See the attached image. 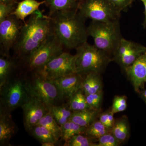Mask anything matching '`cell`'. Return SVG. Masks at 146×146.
Returning <instances> with one entry per match:
<instances>
[{
  "instance_id": "obj_1",
  "label": "cell",
  "mask_w": 146,
  "mask_h": 146,
  "mask_svg": "<svg viewBox=\"0 0 146 146\" xmlns=\"http://www.w3.org/2000/svg\"><path fill=\"white\" fill-rule=\"evenodd\" d=\"M52 32L50 19L36 10L24 23L20 36L13 48V59L18 67L37 49Z\"/></svg>"
},
{
  "instance_id": "obj_2",
  "label": "cell",
  "mask_w": 146,
  "mask_h": 146,
  "mask_svg": "<svg viewBox=\"0 0 146 146\" xmlns=\"http://www.w3.org/2000/svg\"><path fill=\"white\" fill-rule=\"evenodd\" d=\"M52 30L65 49L71 50L87 42L89 36L85 19L78 11L55 13L49 16Z\"/></svg>"
},
{
  "instance_id": "obj_3",
  "label": "cell",
  "mask_w": 146,
  "mask_h": 146,
  "mask_svg": "<svg viewBox=\"0 0 146 146\" xmlns=\"http://www.w3.org/2000/svg\"><path fill=\"white\" fill-rule=\"evenodd\" d=\"M76 50L75 64L78 74L85 75L94 72L101 74L112 61V56L108 54L87 42Z\"/></svg>"
},
{
  "instance_id": "obj_4",
  "label": "cell",
  "mask_w": 146,
  "mask_h": 146,
  "mask_svg": "<svg viewBox=\"0 0 146 146\" xmlns=\"http://www.w3.org/2000/svg\"><path fill=\"white\" fill-rule=\"evenodd\" d=\"M21 70L19 74H13L0 86V110L11 113L21 107L31 97L26 86L25 72Z\"/></svg>"
},
{
  "instance_id": "obj_5",
  "label": "cell",
  "mask_w": 146,
  "mask_h": 146,
  "mask_svg": "<svg viewBox=\"0 0 146 146\" xmlns=\"http://www.w3.org/2000/svg\"><path fill=\"white\" fill-rule=\"evenodd\" d=\"M87 31L94 39V45L112 58L123 38L119 21L106 23L92 21Z\"/></svg>"
},
{
  "instance_id": "obj_6",
  "label": "cell",
  "mask_w": 146,
  "mask_h": 146,
  "mask_svg": "<svg viewBox=\"0 0 146 146\" xmlns=\"http://www.w3.org/2000/svg\"><path fill=\"white\" fill-rule=\"evenodd\" d=\"M65 48L52 31L36 50L18 66L25 72H38L47 63L61 53Z\"/></svg>"
},
{
  "instance_id": "obj_7",
  "label": "cell",
  "mask_w": 146,
  "mask_h": 146,
  "mask_svg": "<svg viewBox=\"0 0 146 146\" xmlns=\"http://www.w3.org/2000/svg\"><path fill=\"white\" fill-rule=\"evenodd\" d=\"M24 72L26 86L32 96L41 101L47 107L63 99L60 91L52 80L38 73Z\"/></svg>"
},
{
  "instance_id": "obj_8",
  "label": "cell",
  "mask_w": 146,
  "mask_h": 146,
  "mask_svg": "<svg viewBox=\"0 0 146 146\" xmlns=\"http://www.w3.org/2000/svg\"><path fill=\"white\" fill-rule=\"evenodd\" d=\"M78 11L85 19L111 23L119 21L121 13L107 0H85L80 3Z\"/></svg>"
},
{
  "instance_id": "obj_9",
  "label": "cell",
  "mask_w": 146,
  "mask_h": 146,
  "mask_svg": "<svg viewBox=\"0 0 146 146\" xmlns=\"http://www.w3.org/2000/svg\"><path fill=\"white\" fill-rule=\"evenodd\" d=\"M24 23L12 14L0 22L1 56H10L9 52L18 41Z\"/></svg>"
},
{
  "instance_id": "obj_10",
  "label": "cell",
  "mask_w": 146,
  "mask_h": 146,
  "mask_svg": "<svg viewBox=\"0 0 146 146\" xmlns=\"http://www.w3.org/2000/svg\"><path fill=\"white\" fill-rule=\"evenodd\" d=\"M37 73L52 80L76 73L75 55L63 52L50 60Z\"/></svg>"
},
{
  "instance_id": "obj_11",
  "label": "cell",
  "mask_w": 146,
  "mask_h": 146,
  "mask_svg": "<svg viewBox=\"0 0 146 146\" xmlns=\"http://www.w3.org/2000/svg\"><path fill=\"white\" fill-rule=\"evenodd\" d=\"M146 52V47L123 37L112 56V61L117 63L123 70Z\"/></svg>"
},
{
  "instance_id": "obj_12",
  "label": "cell",
  "mask_w": 146,
  "mask_h": 146,
  "mask_svg": "<svg viewBox=\"0 0 146 146\" xmlns=\"http://www.w3.org/2000/svg\"><path fill=\"white\" fill-rule=\"evenodd\" d=\"M21 108L23 114L24 126L28 132L36 125L48 111V107L44 104L32 96Z\"/></svg>"
},
{
  "instance_id": "obj_13",
  "label": "cell",
  "mask_w": 146,
  "mask_h": 146,
  "mask_svg": "<svg viewBox=\"0 0 146 146\" xmlns=\"http://www.w3.org/2000/svg\"><path fill=\"white\" fill-rule=\"evenodd\" d=\"M123 71L132 84L136 93L138 94L145 89L146 83V52Z\"/></svg>"
},
{
  "instance_id": "obj_14",
  "label": "cell",
  "mask_w": 146,
  "mask_h": 146,
  "mask_svg": "<svg viewBox=\"0 0 146 146\" xmlns=\"http://www.w3.org/2000/svg\"><path fill=\"white\" fill-rule=\"evenodd\" d=\"M84 76V75L74 73L52 80L57 86L63 98L69 99L81 89Z\"/></svg>"
},
{
  "instance_id": "obj_15",
  "label": "cell",
  "mask_w": 146,
  "mask_h": 146,
  "mask_svg": "<svg viewBox=\"0 0 146 146\" xmlns=\"http://www.w3.org/2000/svg\"><path fill=\"white\" fill-rule=\"evenodd\" d=\"M17 128L11 112L0 110V145L9 146Z\"/></svg>"
},
{
  "instance_id": "obj_16",
  "label": "cell",
  "mask_w": 146,
  "mask_h": 146,
  "mask_svg": "<svg viewBox=\"0 0 146 146\" xmlns=\"http://www.w3.org/2000/svg\"><path fill=\"white\" fill-rule=\"evenodd\" d=\"M49 9V16L58 13H65L78 11V0H44Z\"/></svg>"
},
{
  "instance_id": "obj_17",
  "label": "cell",
  "mask_w": 146,
  "mask_h": 146,
  "mask_svg": "<svg viewBox=\"0 0 146 146\" xmlns=\"http://www.w3.org/2000/svg\"><path fill=\"white\" fill-rule=\"evenodd\" d=\"M81 90L84 95L95 94L103 91L101 74L91 72L84 75Z\"/></svg>"
},
{
  "instance_id": "obj_18",
  "label": "cell",
  "mask_w": 146,
  "mask_h": 146,
  "mask_svg": "<svg viewBox=\"0 0 146 146\" xmlns=\"http://www.w3.org/2000/svg\"><path fill=\"white\" fill-rule=\"evenodd\" d=\"M101 110L86 109L72 112L70 120L79 125L86 127L98 119Z\"/></svg>"
},
{
  "instance_id": "obj_19",
  "label": "cell",
  "mask_w": 146,
  "mask_h": 146,
  "mask_svg": "<svg viewBox=\"0 0 146 146\" xmlns=\"http://www.w3.org/2000/svg\"><path fill=\"white\" fill-rule=\"evenodd\" d=\"M130 131L129 122L126 115L115 119L114 125L111 130V132L121 145L128 140Z\"/></svg>"
},
{
  "instance_id": "obj_20",
  "label": "cell",
  "mask_w": 146,
  "mask_h": 146,
  "mask_svg": "<svg viewBox=\"0 0 146 146\" xmlns=\"http://www.w3.org/2000/svg\"><path fill=\"white\" fill-rule=\"evenodd\" d=\"M45 3L44 1L38 2L36 0H24L18 3L13 14L25 23V18L38 10L39 6Z\"/></svg>"
},
{
  "instance_id": "obj_21",
  "label": "cell",
  "mask_w": 146,
  "mask_h": 146,
  "mask_svg": "<svg viewBox=\"0 0 146 146\" xmlns=\"http://www.w3.org/2000/svg\"><path fill=\"white\" fill-rule=\"evenodd\" d=\"M18 66L13 57L1 56L0 58V86L6 82L15 73Z\"/></svg>"
},
{
  "instance_id": "obj_22",
  "label": "cell",
  "mask_w": 146,
  "mask_h": 146,
  "mask_svg": "<svg viewBox=\"0 0 146 146\" xmlns=\"http://www.w3.org/2000/svg\"><path fill=\"white\" fill-rule=\"evenodd\" d=\"M48 110L51 113L58 125H63L70 120L72 111L68 106H58L52 105L48 107Z\"/></svg>"
},
{
  "instance_id": "obj_23",
  "label": "cell",
  "mask_w": 146,
  "mask_h": 146,
  "mask_svg": "<svg viewBox=\"0 0 146 146\" xmlns=\"http://www.w3.org/2000/svg\"><path fill=\"white\" fill-rule=\"evenodd\" d=\"M28 132L41 144L48 142L57 143L58 141L48 129L39 125H36L32 128Z\"/></svg>"
},
{
  "instance_id": "obj_24",
  "label": "cell",
  "mask_w": 146,
  "mask_h": 146,
  "mask_svg": "<svg viewBox=\"0 0 146 146\" xmlns=\"http://www.w3.org/2000/svg\"><path fill=\"white\" fill-rule=\"evenodd\" d=\"M36 125H42L46 128L58 141L61 138L62 130L61 126L58 124L52 115L48 111L39 120Z\"/></svg>"
},
{
  "instance_id": "obj_25",
  "label": "cell",
  "mask_w": 146,
  "mask_h": 146,
  "mask_svg": "<svg viewBox=\"0 0 146 146\" xmlns=\"http://www.w3.org/2000/svg\"><path fill=\"white\" fill-rule=\"evenodd\" d=\"M111 130L97 119L86 127L84 134L97 142L99 138L106 133L111 131Z\"/></svg>"
},
{
  "instance_id": "obj_26",
  "label": "cell",
  "mask_w": 146,
  "mask_h": 146,
  "mask_svg": "<svg viewBox=\"0 0 146 146\" xmlns=\"http://www.w3.org/2000/svg\"><path fill=\"white\" fill-rule=\"evenodd\" d=\"M68 107L72 112L90 109L86 97L81 89L68 99Z\"/></svg>"
},
{
  "instance_id": "obj_27",
  "label": "cell",
  "mask_w": 146,
  "mask_h": 146,
  "mask_svg": "<svg viewBox=\"0 0 146 146\" xmlns=\"http://www.w3.org/2000/svg\"><path fill=\"white\" fill-rule=\"evenodd\" d=\"M60 126L62 130L61 139L65 142L75 135L84 134L86 129V127L79 125L70 120Z\"/></svg>"
},
{
  "instance_id": "obj_28",
  "label": "cell",
  "mask_w": 146,
  "mask_h": 146,
  "mask_svg": "<svg viewBox=\"0 0 146 146\" xmlns=\"http://www.w3.org/2000/svg\"><path fill=\"white\" fill-rule=\"evenodd\" d=\"M64 146H97V143L84 134H79L65 142Z\"/></svg>"
},
{
  "instance_id": "obj_29",
  "label": "cell",
  "mask_w": 146,
  "mask_h": 146,
  "mask_svg": "<svg viewBox=\"0 0 146 146\" xmlns=\"http://www.w3.org/2000/svg\"><path fill=\"white\" fill-rule=\"evenodd\" d=\"M85 96L86 102L90 109L101 110L103 98V91L95 94H87Z\"/></svg>"
},
{
  "instance_id": "obj_30",
  "label": "cell",
  "mask_w": 146,
  "mask_h": 146,
  "mask_svg": "<svg viewBox=\"0 0 146 146\" xmlns=\"http://www.w3.org/2000/svg\"><path fill=\"white\" fill-rule=\"evenodd\" d=\"M127 99L126 96H115L111 108L112 112L115 114L125 110L127 108Z\"/></svg>"
},
{
  "instance_id": "obj_31",
  "label": "cell",
  "mask_w": 146,
  "mask_h": 146,
  "mask_svg": "<svg viewBox=\"0 0 146 146\" xmlns=\"http://www.w3.org/2000/svg\"><path fill=\"white\" fill-rule=\"evenodd\" d=\"M97 146H119L121 145L111 131L106 133L97 141Z\"/></svg>"
},
{
  "instance_id": "obj_32",
  "label": "cell",
  "mask_w": 146,
  "mask_h": 146,
  "mask_svg": "<svg viewBox=\"0 0 146 146\" xmlns=\"http://www.w3.org/2000/svg\"><path fill=\"white\" fill-rule=\"evenodd\" d=\"M117 11L121 13L127 11L131 6L134 0H107Z\"/></svg>"
},
{
  "instance_id": "obj_33",
  "label": "cell",
  "mask_w": 146,
  "mask_h": 146,
  "mask_svg": "<svg viewBox=\"0 0 146 146\" xmlns=\"http://www.w3.org/2000/svg\"><path fill=\"white\" fill-rule=\"evenodd\" d=\"M16 7L15 5L0 3V22L13 14Z\"/></svg>"
},
{
  "instance_id": "obj_34",
  "label": "cell",
  "mask_w": 146,
  "mask_h": 146,
  "mask_svg": "<svg viewBox=\"0 0 146 146\" xmlns=\"http://www.w3.org/2000/svg\"><path fill=\"white\" fill-rule=\"evenodd\" d=\"M98 119L106 127L109 128V123H108V111L100 113Z\"/></svg>"
},
{
  "instance_id": "obj_35",
  "label": "cell",
  "mask_w": 146,
  "mask_h": 146,
  "mask_svg": "<svg viewBox=\"0 0 146 146\" xmlns=\"http://www.w3.org/2000/svg\"><path fill=\"white\" fill-rule=\"evenodd\" d=\"M138 94H139V96L143 101L146 105V89L141 90L138 93Z\"/></svg>"
},
{
  "instance_id": "obj_36",
  "label": "cell",
  "mask_w": 146,
  "mask_h": 146,
  "mask_svg": "<svg viewBox=\"0 0 146 146\" xmlns=\"http://www.w3.org/2000/svg\"><path fill=\"white\" fill-rule=\"evenodd\" d=\"M136 0H134V1ZM141 1L143 3L144 7H145V11H144V14H145V19L143 23V26L144 28H145L146 27V0H139Z\"/></svg>"
},
{
  "instance_id": "obj_37",
  "label": "cell",
  "mask_w": 146,
  "mask_h": 146,
  "mask_svg": "<svg viewBox=\"0 0 146 146\" xmlns=\"http://www.w3.org/2000/svg\"><path fill=\"white\" fill-rule=\"evenodd\" d=\"M17 0H0V3L16 5Z\"/></svg>"
},
{
  "instance_id": "obj_38",
  "label": "cell",
  "mask_w": 146,
  "mask_h": 146,
  "mask_svg": "<svg viewBox=\"0 0 146 146\" xmlns=\"http://www.w3.org/2000/svg\"><path fill=\"white\" fill-rule=\"evenodd\" d=\"M57 143L54 142H48V143H42V146H54L57 145Z\"/></svg>"
},
{
  "instance_id": "obj_39",
  "label": "cell",
  "mask_w": 146,
  "mask_h": 146,
  "mask_svg": "<svg viewBox=\"0 0 146 146\" xmlns=\"http://www.w3.org/2000/svg\"><path fill=\"white\" fill-rule=\"evenodd\" d=\"M85 1V0H78L79 1L80 3L81 2L83 1Z\"/></svg>"
}]
</instances>
